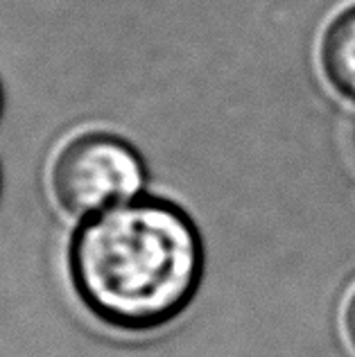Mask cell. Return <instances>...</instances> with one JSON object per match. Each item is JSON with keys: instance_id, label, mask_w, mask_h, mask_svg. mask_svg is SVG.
I'll return each mask as SVG.
<instances>
[{"instance_id": "3957f363", "label": "cell", "mask_w": 355, "mask_h": 357, "mask_svg": "<svg viewBox=\"0 0 355 357\" xmlns=\"http://www.w3.org/2000/svg\"><path fill=\"white\" fill-rule=\"evenodd\" d=\"M317 61L326 84L340 98L355 102V3L342 7L324 25Z\"/></svg>"}, {"instance_id": "6da1fadb", "label": "cell", "mask_w": 355, "mask_h": 357, "mask_svg": "<svg viewBox=\"0 0 355 357\" xmlns=\"http://www.w3.org/2000/svg\"><path fill=\"white\" fill-rule=\"evenodd\" d=\"M206 249L190 213L163 197L82 220L68 247L80 303L118 333H154L174 324L199 294Z\"/></svg>"}, {"instance_id": "5b68a950", "label": "cell", "mask_w": 355, "mask_h": 357, "mask_svg": "<svg viewBox=\"0 0 355 357\" xmlns=\"http://www.w3.org/2000/svg\"><path fill=\"white\" fill-rule=\"evenodd\" d=\"M0 111H3V86H0Z\"/></svg>"}, {"instance_id": "7a4b0ae2", "label": "cell", "mask_w": 355, "mask_h": 357, "mask_svg": "<svg viewBox=\"0 0 355 357\" xmlns=\"http://www.w3.org/2000/svg\"><path fill=\"white\" fill-rule=\"evenodd\" d=\"M145 185L147 165L141 152L105 129H89L63 140L48 170L54 204L80 222L138 199Z\"/></svg>"}, {"instance_id": "277c9868", "label": "cell", "mask_w": 355, "mask_h": 357, "mask_svg": "<svg viewBox=\"0 0 355 357\" xmlns=\"http://www.w3.org/2000/svg\"><path fill=\"white\" fill-rule=\"evenodd\" d=\"M342 333L351 353L355 355V285L351 287V292L347 294L342 305Z\"/></svg>"}]
</instances>
